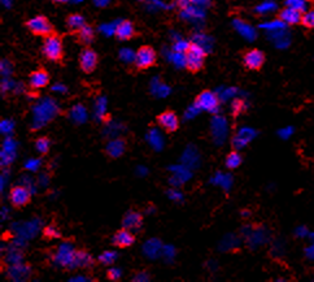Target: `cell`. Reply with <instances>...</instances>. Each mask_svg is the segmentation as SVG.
<instances>
[{
	"instance_id": "obj_8",
	"label": "cell",
	"mask_w": 314,
	"mask_h": 282,
	"mask_svg": "<svg viewBox=\"0 0 314 282\" xmlns=\"http://www.w3.org/2000/svg\"><path fill=\"white\" fill-rule=\"evenodd\" d=\"M10 203L15 209H22L31 203V194L28 189L21 185H16L10 190Z\"/></svg>"
},
{
	"instance_id": "obj_18",
	"label": "cell",
	"mask_w": 314,
	"mask_h": 282,
	"mask_svg": "<svg viewBox=\"0 0 314 282\" xmlns=\"http://www.w3.org/2000/svg\"><path fill=\"white\" fill-rule=\"evenodd\" d=\"M86 24V19L82 15H80V13H70L65 19V26H66V29H68V31L71 35L80 31Z\"/></svg>"
},
{
	"instance_id": "obj_27",
	"label": "cell",
	"mask_w": 314,
	"mask_h": 282,
	"mask_svg": "<svg viewBox=\"0 0 314 282\" xmlns=\"http://www.w3.org/2000/svg\"><path fill=\"white\" fill-rule=\"evenodd\" d=\"M192 2H195V0H179V3L181 4H190V3H192Z\"/></svg>"
},
{
	"instance_id": "obj_15",
	"label": "cell",
	"mask_w": 314,
	"mask_h": 282,
	"mask_svg": "<svg viewBox=\"0 0 314 282\" xmlns=\"http://www.w3.org/2000/svg\"><path fill=\"white\" fill-rule=\"evenodd\" d=\"M302 19V12L299 10H295L292 7L287 6L286 8L280 10L278 12V20L287 25H297V24H301Z\"/></svg>"
},
{
	"instance_id": "obj_7",
	"label": "cell",
	"mask_w": 314,
	"mask_h": 282,
	"mask_svg": "<svg viewBox=\"0 0 314 282\" xmlns=\"http://www.w3.org/2000/svg\"><path fill=\"white\" fill-rule=\"evenodd\" d=\"M156 124L168 134L176 133V131H178L179 126H181L178 115L174 111H172V109H165L164 112H161L160 115H157Z\"/></svg>"
},
{
	"instance_id": "obj_17",
	"label": "cell",
	"mask_w": 314,
	"mask_h": 282,
	"mask_svg": "<svg viewBox=\"0 0 314 282\" xmlns=\"http://www.w3.org/2000/svg\"><path fill=\"white\" fill-rule=\"evenodd\" d=\"M143 225V216L140 212L136 211H127L122 217V227L130 230H135L142 228Z\"/></svg>"
},
{
	"instance_id": "obj_11",
	"label": "cell",
	"mask_w": 314,
	"mask_h": 282,
	"mask_svg": "<svg viewBox=\"0 0 314 282\" xmlns=\"http://www.w3.org/2000/svg\"><path fill=\"white\" fill-rule=\"evenodd\" d=\"M71 264H74L77 268L81 269H87V268H93L95 265V259L91 256L87 250L85 248H78L71 254L70 257Z\"/></svg>"
},
{
	"instance_id": "obj_21",
	"label": "cell",
	"mask_w": 314,
	"mask_h": 282,
	"mask_svg": "<svg viewBox=\"0 0 314 282\" xmlns=\"http://www.w3.org/2000/svg\"><path fill=\"white\" fill-rule=\"evenodd\" d=\"M43 238L44 239H56V238H61V233L55 225H47L43 229Z\"/></svg>"
},
{
	"instance_id": "obj_20",
	"label": "cell",
	"mask_w": 314,
	"mask_h": 282,
	"mask_svg": "<svg viewBox=\"0 0 314 282\" xmlns=\"http://www.w3.org/2000/svg\"><path fill=\"white\" fill-rule=\"evenodd\" d=\"M35 149L42 156L48 155L49 150H51V139H49L48 136H39L35 140Z\"/></svg>"
},
{
	"instance_id": "obj_26",
	"label": "cell",
	"mask_w": 314,
	"mask_h": 282,
	"mask_svg": "<svg viewBox=\"0 0 314 282\" xmlns=\"http://www.w3.org/2000/svg\"><path fill=\"white\" fill-rule=\"evenodd\" d=\"M287 6L304 12L305 6H306V0H287Z\"/></svg>"
},
{
	"instance_id": "obj_10",
	"label": "cell",
	"mask_w": 314,
	"mask_h": 282,
	"mask_svg": "<svg viewBox=\"0 0 314 282\" xmlns=\"http://www.w3.org/2000/svg\"><path fill=\"white\" fill-rule=\"evenodd\" d=\"M135 236L131 230L122 227L113 234L112 243L118 248H129L135 243Z\"/></svg>"
},
{
	"instance_id": "obj_5",
	"label": "cell",
	"mask_w": 314,
	"mask_h": 282,
	"mask_svg": "<svg viewBox=\"0 0 314 282\" xmlns=\"http://www.w3.org/2000/svg\"><path fill=\"white\" fill-rule=\"evenodd\" d=\"M221 106V100L216 93L212 90H203L195 98V107L201 111L216 113Z\"/></svg>"
},
{
	"instance_id": "obj_6",
	"label": "cell",
	"mask_w": 314,
	"mask_h": 282,
	"mask_svg": "<svg viewBox=\"0 0 314 282\" xmlns=\"http://www.w3.org/2000/svg\"><path fill=\"white\" fill-rule=\"evenodd\" d=\"M78 64L80 69L86 75H91L96 70L99 64V56L93 47L85 46L78 56Z\"/></svg>"
},
{
	"instance_id": "obj_25",
	"label": "cell",
	"mask_w": 314,
	"mask_h": 282,
	"mask_svg": "<svg viewBox=\"0 0 314 282\" xmlns=\"http://www.w3.org/2000/svg\"><path fill=\"white\" fill-rule=\"evenodd\" d=\"M107 279L113 282H117L121 279V270L117 268H109L107 270Z\"/></svg>"
},
{
	"instance_id": "obj_9",
	"label": "cell",
	"mask_w": 314,
	"mask_h": 282,
	"mask_svg": "<svg viewBox=\"0 0 314 282\" xmlns=\"http://www.w3.org/2000/svg\"><path fill=\"white\" fill-rule=\"evenodd\" d=\"M265 53L261 50L257 48H251L243 52V65L246 66L248 70L259 72L261 70L264 64H265Z\"/></svg>"
},
{
	"instance_id": "obj_14",
	"label": "cell",
	"mask_w": 314,
	"mask_h": 282,
	"mask_svg": "<svg viewBox=\"0 0 314 282\" xmlns=\"http://www.w3.org/2000/svg\"><path fill=\"white\" fill-rule=\"evenodd\" d=\"M49 73L44 68H39L37 70H33L29 76V86L33 90H40L48 86L49 84Z\"/></svg>"
},
{
	"instance_id": "obj_22",
	"label": "cell",
	"mask_w": 314,
	"mask_h": 282,
	"mask_svg": "<svg viewBox=\"0 0 314 282\" xmlns=\"http://www.w3.org/2000/svg\"><path fill=\"white\" fill-rule=\"evenodd\" d=\"M244 112H246V103H244V100L235 99L234 102L231 103V113H232L234 117L241 116Z\"/></svg>"
},
{
	"instance_id": "obj_23",
	"label": "cell",
	"mask_w": 314,
	"mask_h": 282,
	"mask_svg": "<svg viewBox=\"0 0 314 282\" xmlns=\"http://www.w3.org/2000/svg\"><path fill=\"white\" fill-rule=\"evenodd\" d=\"M301 25L308 29H314V10L302 13Z\"/></svg>"
},
{
	"instance_id": "obj_13",
	"label": "cell",
	"mask_w": 314,
	"mask_h": 282,
	"mask_svg": "<svg viewBox=\"0 0 314 282\" xmlns=\"http://www.w3.org/2000/svg\"><path fill=\"white\" fill-rule=\"evenodd\" d=\"M127 150V140L125 138H117V139L109 142L104 149L105 156L111 160L121 158Z\"/></svg>"
},
{
	"instance_id": "obj_12",
	"label": "cell",
	"mask_w": 314,
	"mask_h": 282,
	"mask_svg": "<svg viewBox=\"0 0 314 282\" xmlns=\"http://www.w3.org/2000/svg\"><path fill=\"white\" fill-rule=\"evenodd\" d=\"M114 35L118 40H130L133 38L138 37V31H136L135 25L133 21L130 20H122V21L116 26L114 29Z\"/></svg>"
},
{
	"instance_id": "obj_2",
	"label": "cell",
	"mask_w": 314,
	"mask_h": 282,
	"mask_svg": "<svg viewBox=\"0 0 314 282\" xmlns=\"http://www.w3.org/2000/svg\"><path fill=\"white\" fill-rule=\"evenodd\" d=\"M206 52L197 43H188L185 48V66L190 73L196 75L201 72L205 65Z\"/></svg>"
},
{
	"instance_id": "obj_3",
	"label": "cell",
	"mask_w": 314,
	"mask_h": 282,
	"mask_svg": "<svg viewBox=\"0 0 314 282\" xmlns=\"http://www.w3.org/2000/svg\"><path fill=\"white\" fill-rule=\"evenodd\" d=\"M25 26L35 37L47 38L56 33V29L52 25V22L49 21L48 17L43 15L35 16L33 19L28 20V21L25 22Z\"/></svg>"
},
{
	"instance_id": "obj_1",
	"label": "cell",
	"mask_w": 314,
	"mask_h": 282,
	"mask_svg": "<svg viewBox=\"0 0 314 282\" xmlns=\"http://www.w3.org/2000/svg\"><path fill=\"white\" fill-rule=\"evenodd\" d=\"M42 53L49 61L56 64H62L64 61V44H62V37L56 31L55 34L43 38L42 44Z\"/></svg>"
},
{
	"instance_id": "obj_24",
	"label": "cell",
	"mask_w": 314,
	"mask_h": 282,
	"mask_svg": "<svg viewBox=\"0 0 314 282\" xmlns=\"http://www.w3.org/2000/svg\"><path fill=\"white\" fill-rule=\"evenodd\" d=\"M116 257H117L116 252L105 251V252H103L100 256H99V261H100L103 265H109V264H112L114 260H116Z\"/></svg>"
},
{
	"instance_id": "obj_16",
	"label": "cell",
	"mask_w": 314,
	"mask_h": 282,
	"mask_svg": "<svg viewBox=\"0 0 314 282\" xmlns=\"http://www.w3.org/2000/svg\"><path fill=\"white\" fill-rule=\"evenodd\" d=\"M74 37H75V42H77V43L82 44V46H90V44L93 43L94 40H95L96 31L93 25L86 24L84 28L74 34Z\"/></svg>"
},
{
	"instance_id": "obj_19",
	"label": "cell",
	"mask_w": 314,
	"mask_h": 282,
	"mask_svg": "<svg viewBox=\"0 0 314 282\" xmlns=\"http://www.w3.org/2000/svg\"><path fill=\"white\" fill-rule=\"evenodd\" d=\"M243 163V156L237 151V150H232V151L226 156V160H225V164L227 169L230 171H234L237 168H239Z\"/></svg>"
},
{
	"instance_id": "obj_4",
	"label": "cell",
	"mask_w": 314,
	"mask_h": 282,
	"mask_svg": "<svg viewBox=\"0 0 314 282\" xmlns=\"http://www.w3.org/2000/svg\"><path fill=\"white\" fill-rule=\"evenodd\" d=\"M157 62V52L152 46L139 47L136 50L135 56H134V65L138 70H147L156 65Z\"/></svg>"
}]
</instances>
